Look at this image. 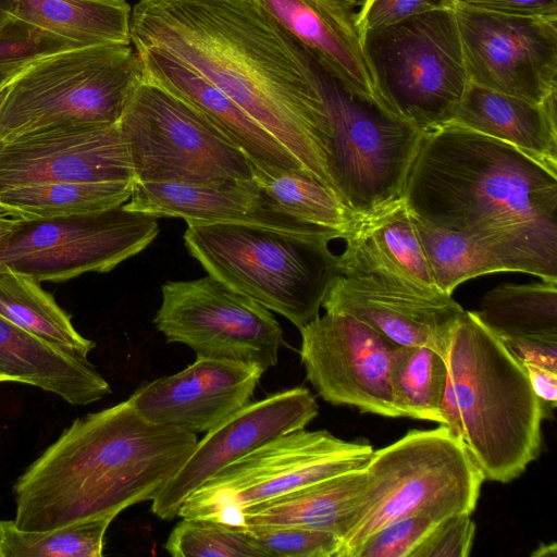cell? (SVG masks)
<instances>
[{
	"label": "cell",
	"mask_w": 557,
	"mask_h": 557,
	"mask_svg": "<svg viewBox=\"0 0 557 557\" xmlns=\"http://www.w3.org/2000/svg\"><path fill=\"white\" fill-rule=\"evenodd\" d=\"M134 181L117 124H73L0 141V191L47 182Z\"/></svg>",
	"instance_id": "16"
},
{
	"label": "cell",
	"mask_w": 557,
	"mask_h": 557,
	"mask_svg": "<svg viewBox=\"0 0 557 557\" xmlns=\"http://www.w3.org/2000/svg\"><path fill=\"white\" fill-rule=\"evenodd\" d=\"M16 74H17V73H16ZM16 74H15V75H16ZM15 75L10 76V77H7V78H4V79L0 81V104H1V102H2V100H3V98H4V96H5V94H7V91H8V88H9V86H10V83L12 82V79H13V77H14Z\"/></svg>",
	"instance_id": "46"
},
{
	"label": "cell",
	"mask_w": 557,
	"mask_h": 557,
	"mask_svg": "<svg viewBox=\"0 0 557 557\" xmlns=\"http://www.w3.org/2000/svg\"><path fill=\"white\" fill-rule=\"evenodd\" d=\"M135 50L146 78L198 110L245 153L255 169L268 174L305 171L275 138L213 84L158 48Z\"/></svg>",
	"instance_id": "22"
},
{
	"label": "cell",
	"mask_w": 557,
	"mask_h": 557,
	"mask_svg": "<svg viewBox=\"0 0 557 557\" xmlns=\"http://www.w3.org/2000/svg\"><path fill=\"white\" fill-rule=\"evenodd\" d=\"M326 238H304L239 224H189L188 252L214 278L300 329L320 314L339 274Z\"/></svg>",
	"instance_id": "6"
},
{
	"label": "cell",
	"mask_w": 557,
	"mask_h": 557,
	"mask_svg": "<svg viewBox=\"0 0 557 557\" xmlns=\"http://www.w3.org/2000/svg\"><path fill=\"white\" fill-rule=\"evenodd\" d=\"M364 488L336 557L354 550L384 525L411 516L441 521L472 513L485 481L465 445L444 424L409 430L373 450Z\"/></svg>",
	"instance_id": "5"
},
{
	"label": "cell",
	"mask_w": 557,
	"mask_h": 557,
	"mask_svg": "<svg viewBox=\"0 0 557 557\" xmlns=\"http://www.w3.org/2000/svg\"><path fill=\"white\" fill-rule=\"evenodd\" d=\"M0 314L41 341L81 357L87 358L96 346L79 334L40 282L9 267L0 270Z\"/></svg>",
	"instance_id": "29"
},
{
	"label": "cell",
	"mask_w": 557,
	"mask_h": 557,
	"mask_svg": "<svg viewBox=\"0 0 557 557\" xmlns=\"http://www.w3.org/2000/svg\"><path fill=\"white\" fill-rule=\"evenodd\" d=\"M411 215L435 283L448 296L468 280L498 272L557 280V237L470 236L432 226Z\"/></svg>",
	"instance_id": "21"
},
{
	"label": "cell",
	"mask_w": 557,
	"mask_h": 557,
	"mask_svg": "<svg viewBox=\"0 0 557 557\" xmlns=\"http://www.w3.org/2000/svg\"><path fill=\"white\" fill-rule=\"evenodd\" d=\"M475 312L499 337L557 338V280L498 285L483 296Z\"/></svg>",
	"instance_id": "30"
},
{
	"label": "cell",
	"mask_w": 557,
	"mask_h": 557,
	"mask_svg": "<svg viewBox=\"0 0 557 557\" xmlns=\"http://www.w3.org/2000/svg\"><path fill=\"white\" fill-rule=\"evenodd\" d=\"M129 45L70 49L32 63L10 83L0 104V141L73 124H117L143 79Z\"/></svg>",
	"instance_id": "7"
},
{
	"label": "cell",
	"mask_w": 557,
	"mask_h": 557,
	"mask_svg": "<svg viewBox=\"0 0 557 557\" xmlns=\"http://www.w3.org/2000/svg\"><path fill=\"white\" fill-rule=\"evenodd\" d=\"M21 220L0 211V240L7 237L18 225Z\"/></svg>",
	"instance_id": "44"
},
{
	"label": "cell",
	"mask_w": 557,
	"mask_h": 557,
	"mask_svg": "<svg viewBox=\"0 0 557 557\" xmlns=\"http://www.w3.org/2000/svg\"><path fill=\"white\" fill-rule=\"evenodd\" d=\"M403 199L423 222L463 235L557 237V170L453 123L422 133Z\"/></svg>",
	"instance_id": "3"
},
{
	"label": "cell",
	"mask_w": 557,
	"mask_h": 557,
	"mask_svg": "<svg viewBox=\"0 0 557 557\" xmlns=\"http://www.w3.org/2000/svg\"><path fill=\"white\" fill-rule=\"evenodd\" d=\"M300 360L318 395L335 406L400 418L391 383L396 344L345 313L325 312L299 329Z\"/></svg>",
	"instance_id": "14"
},
{
	"label": "cell",
	"mask_w": 557,
	"mask_h": 557,
	"mask_svg": "<svg viewBox=\"0 0 557 557\" xmlns=\"http://www.w3.org/2000/svg\"><path fill=\"white\" fill-rule=\"evenodd\" d=\"M471 513H459L438 521L421 541L411 557H468L475 536Z\"/></svg>",
	"instance_id": "38"
},
{
	"label": "cell",
	"mask_w": 557,
	"mask_h": 557,
	"mask_svg": "<svg viewBox=\"0 0 557 557\" xmlns=\"http://www.w3.org/2000/svg\"><path fill=\"white\" fill-rule=\"evenodd\" d=\"M153 324L197 356L276 366L283 330L269 309L211 275L169 281Z\"/></svg>",
	"instance_id": "12"
},
{
	"label": "cell",
	"mask_w": 557,
	"mask_h": 557,
	"mask_svg": "<svg viewBox=\"0 0 557 557\" xmlns=\"http://www.w3.org/2000/svg\"><path fill=\"white\" fill-rule=\"evenodd\" d=\"M499 338L521 363H535L557 372V338L534 336H503Z\"/></svg>",
	"instance_id": "40"
},
{
	"label": "cell",
	"mask_w": 557,
	"mask_h": 557,
	"mask_svg": "<svg viewBox=\"0 0 557 557\" xmlns=\"http://www.w3.org/2000/svg\"><path fill=\"white\" fill-rule=\"evenodd\" d=\"M557 92L541 103L470 82L449 123L499 139L557 170Z\"/></svg>",
	"instance_id": "25"
},
{
	"label": "cell",
	"mask_w": 557,
	"mask_h": 557,
	"mask_svg": "<svg viewBox=\"0 0 557 557\" xmlns=\"http://www.w3.org/2000/svg\"><path fill=\"white\" fill-rule=\"evenodd\" d=\"M536 550H544V553L542 552L539 557L556 556V544L555 543H553L552 545L542 544Z\"/></svg>",
	"instance_id": "45"
},
{
	"label": "cell",
	"mask_w": 557,
	"mask_h": 557,
	"mask_svg": "<svg viewBox=\"0 0 557 557\" xmlns=\"http://www.w3.org/2000/svg\"><path fill=\"white\" fill-rule=\"evenodd\" d=\"M445 361L443 424L485 480L518 479L541 455L547 418V405L533 392L523 366L475 311L466 310L454 326Z\"/></svg>",
	"instance_id": "4"
},
{
	"label": "cell",
	"mask_w": 557,
	"mask_h": 557,
	"mask_svg": "<svg viewBox=\"0 0 557 557\" xmlns=\"http://www.w3.org/2000/svg\"><path fill=\"white\" fill-rule=\"evenodd\" d=\"M111 516L47 531H25L0 520V557H100Z\"/></svg>",
	"instance_id": "33"
},
{
	"label": "cell",
	"mask_w": 557,
	"mask_h": 557,
	"mask_svg": "<svg viewBox=\"0 0 557 557\" xmlns=\"http://www.w3.org/2000/svg\"><path fill=\"white\" fill-rule=\"evenodd\" d=\"M250 1L306 48L348 92L397 119L377 90L362 48L356 23V8L361 2L357 0Z\"/></svg>",
	"instance_id": "19"
},
{
	"label": "cell",
	"mask_w": 557,
	"mask_h": 557,
	"mask_svg": "<svg viewBox=\"0 0 557 557\" xmlns=\"http://www.w3.org/2000/svg\"><path fill=\"white\" fill-rule=\"evenodd\" d=\"M164 548L174 557H264L244 528L206 518H183Z\"/></svg>",
	"instance_id": "34"
},
{
	"label": "cell",
	"mask_w": 557,
	"mask_h": 557,
	"mask_svg": "<svg viewBox=\"0 0 557 557\" xmlns=\"http://www.w3.org/2000/svg\"><path fill=\"white\" fill-rule=\"evenodd\" d=\"M134 181L47 182L0 191V211L22 221L67 218L126 203Z\"/></svg>",
	"instance_id": "28"
},
{
	"label": "cell",
	"mask_w": 557,
	"mask_h": 557,
	"mask_svg": "<svg viewBox=\"0 0 557 557\" xmlns=\"http://www.w3.org/2000/svg\"><path fill=\"white\" fill-rule=\"evenodd\" d=\"M74 48L66 40L14 20L0 32V81L44 58Z\"/></svg>",
	"instance_id": "36"
},
{
	"label": "cell",
	"mask_w": 557,
	"mask_h": 557,
	"mask_svg": "<svg viewBox=\"0 0 557 557\" xmlns=\"http://www.w3.org/2000/svg\"><path fill=\"white\" fill-rule=\"evenodd\" d=\"M457 3L500 14L557 16V0H455Z\"/></svg>",
	"instance_id": "41"
},
{
	"label": "cell",
	"mask_w": 557,
	"mask_h": 557,
	"mask_svg": "<svg viewBox=\"0 0 557 557\" xmlns=\"http://www.w3.org/2000/svg\"><path fill=\"white\" fill-rule=\"evenodd\" d=\"M373 450L325 430L284 434L224 467L184 500L177 517L240 527L244 508L360 469Z\"/></svg>",
	"instance_id": "10"
},
{
	"label": "cell",
	"mask_w": 557,
	"mask_h": 557,
	"mask_svg": "<svg viewBox=\"0 0 557 557\" xmlns=\"http://www.w3.org/2000/svg\"><path fill=\"white\" fill-rule=\"evenodd\" d=\"M319 405L305 386L249 401L197 442L177 472L152 499L158 518L177 517L184 500L224 467L284 434L305 429Z\"/></svg>",
	"instance_id": "15"
},
{
	"label": "cell",
	"mask_w": 557,
	"mask_h": 557,
	"mask_svg": "<svg viewBox=\"0 0 557 557\" xmlns=\"http://www.w3.org/2000/svg\"><path fill=\"white\" fill-rule=\"evenodd\" d=\"M389 383L400 418L443 424L445 357L428 347L396 345L391 358Z\"/></svg>",
	"instance_id": "32"
},
{
	"label": "cell",
	"mask_w": 557,
	"mask_h": 557,
	"mask_svg": "<svg viewBox=\"0 0 557 557\" xmlns=\"http://www.w3.org/2000/svg\"><path fill=\"white\" fill-rule=\"evenodd\" d=\"M322 307L360 320L396 345L428 347L443 357L465 312L453 296L359 274L336 275Z\"/></svg>",
	"instance_id": "17"
},
{
	"label": "cell",
	"mask_w": 557,
	"mask_h": 557,
	"mask_svg": "<svg viewBox=\"0 0 557 557\" xmlns=\"http://www.w3.org/2000/svg\"><path fill=\"white\" fill-rule=\"evenodd\" d=\"M131 42L213 84L332 193L333 135L315 60L250 0H139Z\"/></svg>",
	"instance_id": "1"
},
{
	"label": "cell",
	"mask_w": 557,
	"mask_h": 557,
	"mask_svg": "<svg viewBox=\"0 0 557 557\" xmlns=\"http://www.w3.org/2000/svg\"><path fill=\"white\" fill-rule=\"evenodd\" d=\"M126 210L189 224H239L304 238H341L333 231L300 222L267 207L255 178L228 185L135 182Z\"/></svg>",
	"instance_id": "20"
},
{
	"label": "cell",
	"mask_w": 557,
	"mask_h": 557,
	"mask_svg": "<svg viewBox=\"0 0 557 557\" xmlns=\"http://www.w3.org/2000/svg\"><path fill=\"white\" fill-rule=\"evenodd\" d=\"M470 82L543 102L557 92V16H518L456 2Z\"/></svg>",
	"instance_id": "13"
},
{
	"label": "cell",
	"mask_w": 557,
	"mask_h": 557,
	"mask_svg": "<svg viewBox=\"0 0 557 557\" xmlns=\"http://www.w3.org/2000/svg\"><path fill=\"white\" fill-rule=\"evenodd\" d=\"M264 557H336L338 534L300 527H242Z\"/></svg>",
	"instance_id": "35"
},
{
	"label": "cell",
	"mask_w": 557,
	"mask_h": 557,
	"mask_svg": "<svg viewBox=\"0 0 557 557\" xmlns=\"http://www.w3.org/2000/svg\"><path fill=\"white\" fill-rule=\"evenodd\" d=\"M0 382L39 387L72 405H87L111 393L86 357L65 351L0 314Z\"/></svg>",
	"instance_id": "24"
},
{
	"label": "cell",
	"mask_w": 557,
	"mask_h": 557,
	"mask_svg": "<svg viewBox=\"0 0 557 557\" xmlns=\"http://www.w3.org/2000/svg\"><path fill=\"white\" fill-rule=\"evenodd\" d=\"M344 240L345 249L337 256L339 274L376 275L425 292L445 294L435 283L403 198L357 221Z\"/></svg>",
	"instance_id": "23"
},
{
	"label": "cell",
	"mask_w": 557,
	"mask_h": 557,
	"mask_svg": "<svg viewBox=\"0 0 557 557\" xmlns=\"http://www.w3.org/2000/svg\"><path fill=\"white\" fill-rule=\"evenodd\" d=\"M264 370L256 363L206 358L138 387L129 401L146 420L207 433L248 404Z\"/></svg>",
	"instance_id": "18"
},
{
	"label": "cell",
	"mask_w": 557,
	"mask_h": 557,
	"mask_svg": "<svg viewBox=\"0 0 557 557\" xmlns=\"http://www.w3.org/2000/svg\"><path fill=\"white\" fill-rule=\"evenodd\" d=\"M437 521L426 516L395 520L363 541L351 557H411Z\"/></svg>",
	"instance_id": "37"
},
{
	"label": "cell",
	"mask_w": 557,
	"mask_h": 557,
	"mask_svg": "<svg viewBox=\"0 0 557 557\" xmlns=\"http://www.w3.org/2000/svg\"><path fill=\"white\" fill-rule=\"evenodd\" d=\"M455 0H363L357 12L360 38L371 30L383 28L424 12L451 9Z\"/></svg>",
	"instance_id": "39"
},
{
	"label": "cell",
	"mask_w": 557,
	"mask_h": 557,
	"mask_svg": "<svg viewBox=\"0 0 557 557\" xmlns=\"http://www.w3.org/2000/svg\"><path fill=\"white\" fill-rule=\"evenodd\" d=\"M268 208L300 222L333 231L345 239L359 221L325 186L302 170L268 174L252 166Z\"/></svg>",
	"instance_id": "31"
},
{
	"label": "cell",
	"mask_w": 557,
	"mask_h": 557,
	"mask_svg": "<svg viewBox=\"0 0 557 557\" xmlns=\"http://www.w3.org/2000/svg\"><path fill=\"white\" fill-rule=\"evenodd\" d=\"M362 48L391 112L424 133L450 122L469 84L451 9H438L368 32Z\"/></svg>",
	"instance_id": "8"
},
{
	"label": "cell",
	"mask_w": 557,
	"mask_h": 557,
	"mask_svg": "<svg viewBox=\"0 0 557 557\" xmlns=\"http://www.w3.org/2000/svg\"><path fill=\"white\" fill-rule=\"evenodd\" d=\"M529 382L535 395L552 409L557 405V372L545 367L523 362Z\"/></svg>",
	"instance_id": "42"
},
{
	"label": "cell",
	"mask_w": 557,
	"mask_h": 557,
	"mask_svg": "<svg viewBox=\"0 0 557 557\" xmlns=\"http://www.w3.org/2000/svg\"><path fill=\"white\" fill-rule=\"evenodd\" d=\"M117 127L135 182L219 186L253 180L239 148L198 110L145 76Z\"/></svg>",
	"instance_id": "9"
},
{
	"label": "cell",
	"mask_w": 557,
	"mask_h": 557,
	"mask_svg": "<svg viewBox=\"0 0 557 557\" xmlns=\"http://www.w3.org/2000/svg\"><path fill=\"white\" fill-rule=\"evenodd\" d=\"M17 7V0H0V32L15 20Z\"/></svg>",
	"instance_id": "43"
},
{
	"label": "cell",
	"mask_w": 557,
	"mask_h": 557,
	"mask_svg": "<svg viewBox=\"0 0 557 557\" xmlns=\"http://www.w3.org/2000/svg\"><path fill=\"white\" fill-rule=\"evenodd\" d=\"M158 220L123 206L67 218L21 220L0 240V270L9 267L38 282L54 283L110 272L154 240Z\"/></svg>",
	"instance_id": "11"
},
{
	"label": "cell",
	"mask_w": 557,
	"mask_h": 557,
	"mask_svg": "<svg viewBox=\"0 0 557 557\" xmlns=\"http://www.w3.org/2000/svg\"><path fill=\"white\" fill-rule=\"evenodd\" d=\"M366 483L363 467L246 507L240 527H300L344 536Z\"/></svg>",
	"instance_id": "26"
},
{
	"label": "cell",
	"mask_w": 557,
	"mask_h": 557,
	"mask_svg": "<svg viewBox=\"0 0 557 557\" xmlns=\"http://www.w3.org/2000/svg\"><path fill=\"white\" fill-rule=\"evenodd\" d=\"M197 434L143 418L129 399L75 419L13 485L15 525L47 531L152 500Z\"/></svg>",
	"instance_id": "2"
},
{
	"label": "cell",
	"mask_w": 557,
	"mask_h": 557,
	"mask_svg": "<svg viewBox=\"0 0 557 557\" xmlns=\"http://www.w3.org/2000/svg\"><path fill=\"white\" fill-rule=\"evenodd\" d=\"M15 20L38 27L74 48L129 45L126 0H17Z\"/></svg>",
	"instance_id": "27"
}]
</instances>
